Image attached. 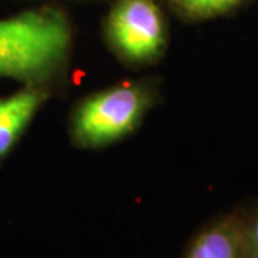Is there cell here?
<instances>
[{
	"label": "cell",
	"mask_w": 258,
	"mask_h": 258,
	"mask_svg": "<svg viewBox=\"0 0 258 258\" xmlns=\"http://www.w3.org/2000/svg\"><path fill=\"white\" fill-rule=\"evenodd\" d=\"M106 29L113 49L132 63L154 60L165 47V23L154 0H118Z\"/></svg>",
	"instance_id": "3"
},
{
	"label": "cell",
	"mask_w": 258,
	"mask_h": 258,
	"mask_svg": "<svg viewBox=\"0 0 258 258\" xmlns=\"http://www.w3.org/2000/svg\"><path fill=\"white\" fill-rule=\"evenodd\" d=\"M244 258H258V254L257 252H251V251H247L245 249V255Z\"/></svg>",
	"instance_id": "8"
},
{
	"label": "cell",
	"mask_w": 258,
	"mask_h": 258,
	"mask_svg": "<svg viewBox=\"0 0 258 258\" xmlns=\"http://www.w3.org/2000/svg\"><path fill=\"white\" fill-rule=\"evenodd\" d=\"M244 238H245V249L258 254V208L247 214H240Z\"/></svg>",
	"instance_id": "7"
},
{
	"label": "cell",
	"mask_w": 258,
	"mask_h": 258,
	"mask_svg": "<svg viewBox=\"0 0 258 258\" xmlns=\"http://www.w3.org/2000/svg\"><path fill=\"white\" fill-rule=\"evenodd\" d=\"M176 9L191 19H210L237 8L242 0H171Z\"/></svg>",
	"instance_id": "6"
},
{
	"label": "cell",
	"mask_w": 258,
	"mask_h": 258,
	"mask_svg": "<svg viewBox=\"0 0 258 258\" xmlns=\"http://www.w3.org/2000/svg\"><path fill=\"white\" fill-rule=\"evenodd\" d=\"M46 96V91L30 86L0 99V158L12 149Z\"/></svg>",
	"instance_id": "5"
},
{
	"label": "cell",
	"mask_w": 258,
	"mask_h": 258,
	"mask_svg": "<svg viewBox=\"0 0 258 258\" xmlns=\"http://www.w3.org/2000/svg\"><path fill=\"white\" fill-rule=\"evenodd\" d=\"M245 238L240 214L208 224L189 242L184 258H244Z\"/></svg>",
	"instance_id": "4"
},
{
	"label": "cell",
	"mask_w": 258,
	"mask_h": 258,
	"mask_svg": "<svg viewBox=\"0 0 258 258\" xmlns=\"http://www.w3.org/2000/svg\"><path fill=\"white\" fill-rule=\"evenodd\" d=\"M71 28L55 9L23 12L0 20V76L35 81L55 71L66 57Z\"/></svg>",
	"instance_id": "1"
},
{
	"label": "cell",
	"mask_w": 258,
	"mask_h": 258,
	"mask_svg": "<svg viewBox=\"0 0 258 258\" xmlns=\"http://www.w3.org/2000/svg\"><path fill=\"white\" fill-rule=\"evenodd\" d=\"M151 105V93L138 83H123L86 98L72 116L76 144L96 148L115 142L138 126Z\"/></svg>",
	"instance_id": "2"
}]
</instances>
